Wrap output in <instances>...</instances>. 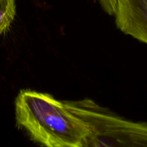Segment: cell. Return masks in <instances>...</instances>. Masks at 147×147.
Instances as JSON below:
<instances>
[{
  "label": "cell",
  "mask_w": 147,
  "mask_h": 147,
  "mask_svg": "<svg viewBox=\"0 0 147 147\" xmlns=\"http://www.w3.org/2000/svg\"><path fill=\"white\" fill-rule=\"evenodd\" d=\"M69 109L90 129L82 147H147V122L128 120L89 98L70 102Z\"/></svg>",
  "instance_id": "cell-2"
},
{
  "label": "cell",
  "mask_w": 147,
  "mask_h": 147,
  "mask_svg": "<svg viewBox=\"0 0 147 147\" xmlns=\"http://www.w3.org/2000/svg\"><path fill=\"white\" fill-rule=\"evenodd\" d=\"M17 126L43 147H82L90 133L87 123L64 102L48 93L26 89L15 100Z\"/></svg>",
  "instance_id": "cell-1"
},
{
  "label": "cell",
  "mask_w": 147,
  "mask_h": 147,
  "mask_svg": "<svg viewBox=\"0 0 147 147\" xmlns=\"http://www.w3.org/2000/svg\"><path fill=\"white\" fill-rule=\"evenodd\" d=\"M15 15V0H0V35L10 28Z\"/></svg>",
  "instance_id": "cell-4"
},
{
  "label": "cell",
  "mask_w": 147,
  "mask_h": 147,
  "mask_svg": "<svg viewBox=\"0 0 147 147\" xmlns=\"http://www.w3.org/2000/svg\"><path fill=\"white\" fill-rule=\"evenodd\" d=\"M104 11L110 16H115L124 0H98Z\"/></svg>",
  "instance_id": "cell-5"
},
{
  "label": "cell",
  "mask_w": 147,
  "mask_h": 147,
  "mask_svg": "<svg viewBox=\"0 0 147 147\" xmlns=\"http://www.w3.org/2000/svg\"><path fill=\"white\" fill-rule=\"evenodd\" d=\"M115 24L124 34L147 45V0H124Z\"/></svg>",
  "instance_id": "cell-3"
}]
</instances>
